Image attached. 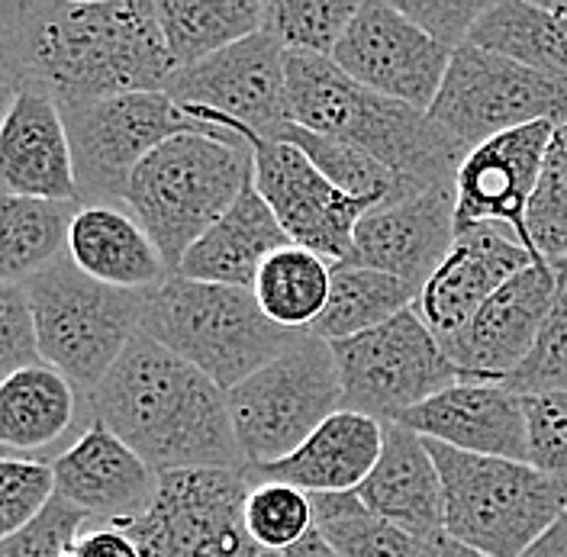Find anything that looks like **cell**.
Here are the masks:
<instances>
[{
	"label": "cell",
	"mask_w": 567,
	"mask_h": 557,
	"mask_svg": "<svg viewBox=\"0 0 567 557\" xmlns=\"http://www.w3.org/2000/svg\"><path fill=\"white\" fill-rule=\"evenodd\" d=\"M17 35L27 84L59 106L168 91L177 74L155 0H17Z\"/></svg>",
	"instance_id": "6da1fadb"
},
{
	"label": "cell",
	"mask_w": 567,
	"mask_h": 557,
	"mask_svg": "<svg viewBox=\"0 0 567 557\" xmlns=\"http://www.w3.org/2000/svg\"><path fill=\"white\" fill-rule=\"evenodd\" d=\"M87 410L158 474L246 471L229 393L142 332L87 396Z\"/></svg>",
	"instance_id": "7a4b0ae2"
},
{
	"label": "cell",
	"mask_w": 567,
	"mask_h": 557,
	"mask_svg": "<svg viewBox=\"0 0 567 557\" xmlns=\"http://www.w3.org/2000/svg\"><path fill=\"white\" fill-rule=\"evenodd\" d=\"M290 120L381 162L410 190L455 187L467 148L425 110L368 91L332 59L287 55Z\"/></svg>",
	"instance_id": "3957f363"
},
{
	"label": "cell",
	"mask_w": 567,
	"mask_h": 557,
	"mask_svg": "<svg viewBox=\"0 0 567 557\" xmlns=\"http://www.w3.org/2000/svg\"><path fill=\"white\" fill-rule=\"evenodd\" d=\"M251 184V148L236 133H184L158 145L130 177L123 207L177 275L184 255Z\"/></svg>",
	"instance_id": "277c9868"
},
{
	"label": "cell",
	"mask_w": 567,
	"mask_h": 557,
	"mask_svg": "<svg viewBox=\"0 0 567 557\" xmlns=\"http://www.w3.org/2000/svg\"><path fill=\"white\" fill-rule=\"evenodd\" d=\"M140 332L204 371L226 393L278 358L293 339V332L261 313L246 287L181 275L148 293Z\"/></svg>",
	"instance_id": "5b68a950"
},
{
	"label": "cell",
	"mask_w": 567,
	"mask_h": 557,
	"mask_svg": "<svg viewBox=\"0 0 567 557\" xmlns=\"http://www.w3.org/2000/svg\"><path fill=\"white\" fill-rule=\"evenodd\" d=\"M445 493V535L487 557H523L567 513V493L529 461L425 442Z\"/></svg>",
	"instance_id": "8992f818"
},
{
	"label": "cell",
	"mask_w": 567,
	"mask_h": 557,
	"mask_svg": "<svg viewBox=\"0 0 567 557\" xmlns=\"http://www.w3.org/2000/svg\"><path fill=\"white\" fill-rule=\"evenodd\" d=\"M23 290L33 310L39 358L91 396L140 336L148 293L87 278L69 255L27 280Z\"/></svg>",
	"instance_id": "52a82bcc"
},
{
	"label": "cell",
	"mask_w": 567,
	"mask_h": 557,
	"mask_svg": "<svg viewBox=\"0 0 567 557\" xmlns=\"http://www.w3.org/2000/svg\"><path fill=\"white\" fill-rule=\"evenodd\" d=\"M346 410L332 345L293 332L287 349L229 390V416L246 467L293 454L329 416Z\"/></svg>",
	"instance_id": "ba28073f"
},
{
	"label": "cell",
	"mask_w": 567,
	"mask_h": 557,
	"mask_svg": "<svg viewBox=\"0 0 567 557\" xmlns=\"http://www.w3.org/2000/svg\"><path fill=\"white\" fill-rule=\"evenodd\" d=\"M62 116L81 204H123L133 172L158 145L184 133H223L197 123L165 91L62 106Z\"/></svg>",
	"instance_id": "9c48e42d"
},
{
	"label": "cell",
	"mask_w": 567,
	"mask_h": 557,
	"mask_svg": "<svg viewBox=\"0 0 567 557\" xmlns=\"http://www.w3.org/2000/svg\"><path fill=\"white\" fill-rule=\"evenodd\" d=\"M329 345L339 364L346 410L381 425L400 422L435 393L467 381L416 310H403L371 332Z\"/></svg>",
	"instance_id": "30bf717a"
},
{
	"label": "cell",
	"mask_w": 567,
	"mask_h": 557,
	"mask_svg": "<svg viewBox=\"0 0 567 557\" xmlns=\"http://www.w3.org/2000/svg\"><path fill=\"white\" fill-rule=\"evenodd\" d=\"M184 110L210 130L236 133L251 148V184L265 197V204L275 209L290 243L317 251L326 265H346L352 258L354 229L364 219V213H371L378 204L339 190L290 142L265 140L239 123L219 120L197 106Z\"/></svg>",
	"instance_id": "8fae6325"
},
{
	"label": "cell",
	"mask_w": 567,
	"mask_h": 557,
	"mask_svg": "<svg viewBox=\"0 0 567 557\" xmlns=\"http://www.w3.org/2000/svg\"><path fill=\"white\" fill-rule=\"evenodd\" d=\"M429 116L471 152L529 123H567V81L467 42L455 49Z\"/></svg>",
	"instance_id": "7c38bea8"
},
{
	"label": "cell",
	"mask_w": 567,
	"mask_h": 557,
	"mask_svg": "<svg viewBox=\"0 0 567 557\" xmlns=\"http://www.w3.org/2000/svg\"><path fill=\"white\" fill-rule=\"evenodd\" d=\"M246 471L158 474V493L140 519L120 525L142 557H271L246 528Z\"/></svg>",
	"instance_id": "4fadbf2b"
},
{
	"label": "cell",
	"mask_w": 567,
	"mask_h": 557,
	"mask_svg": "<svg viewBox=\"0 0 567 557\" xmlns=\"http://www.w3.org/2000/svg\"><path fill=\"white\" fill-rule=\"evenodd\" d=\"M452 49L406 20L393 0H364L332 62L374 94L432 110L452 65Z\"/></svg>",
	"instance_id": "5bb4252c"
},
{
	"label": "cell",
	"mask_w": 567,
	"mask_h": 557,
	"mask_svg": "<svg viewBox=\"0 0 567 557\" xmlns=\"http://www.w3.org/2000/svg\"><path fill=\"white\" fill-rule=\"evenodd\" d=\"M165 94L177 104L239 123L265 140H278L293 123L287 97V52L265 30L194 69L177 71Z\"/></svg>",
	"instance_id": "9a60e30c"
},
{
	"label": "cell",
	"mask_w": 567,
	"mask_h": 557,
	"mask_svg": "<svg viewBox=\"0 0 567 557\" xmlns=\"http://www.w3.org/2000/svg\"><path fill=\"white\" fill-rule=\"evenodd\" d=\"M555 123H529L519 130H509L503 136L474 145L464 162H461L458 177H455V226H481V223H496L516 233V239L529 248L532 258L535 248L529 243L526 216L545 152L555 136ZM542 261V258H538Z\"/></svg>",
	"instance_id": "2e32d148"
},
{
	"label": "cell",
	"mask_w": 567,
	"mask_h": 557,
	"mask_svg": "<svg viewBox=\"0 0 567 557\" xmlns=\"http://www.w3.org/2000/svg\"><path fill=\"white\" fill-rule=\"evenodd\" d=\"M555 290L558 268L548 261H532L516 278L506 280L464 329L442 339V349L467 381L503 383L535 345Z\"/></svg>",
	"instance_id": "e0dca14e"
},
{
	"label": "cell",
	"mask_w": 567,
	"mask_h": 557,
	"mask_svg": "<svg viewBox=\"0 0 567 557\" xmlns=\"http://www.w3.org/2000/svg\"><path fill=\"white\" fill-rule=\"evenodd\" d=\"M52 474L55 496L101 525L140 519L158 493V471L94 416L65 452L52 457Z\"/></svg>",
	"instance_id": "ac0fdd59"
},
{
	"label": "cell",
	"mask_w": 567,
	"mask_h": 557,
	"mask_svg": "<svg viewBox=\"0 0 567 557\" xmlns=\"http://www.w3.org/2000/svg\"><path fill=\"white\" fill-rule=\"evenodd\" d=\"M455 187H429L364 213L354 229L349 261L423 290L455 248Z\"/></svg>",
	"instance_id": "d6986e66"
},
{
	"label": "cell",
	"mask_w": 567,
	"mask_h": 557,
	"mask_svg": "<svg viewBox=\"0 0 567 557\" xmlns=\"http://www.w3.org/2000/svg\"><path fill=\"white\" fill-rule=\"evenodd\" d=\"M529 248L516 239L513 229L481 223L461 229L455 248L449 258L435 268V275L425 280L413 310L425 326L442 339L455 336L471 322L496 290L509 278H516L523 268H529Z\"/></svg>",
	"instance_id": "ffe728a7"
},
{
	"label": "cell",
	"mask_w": 567,
	"mask_h": 557,
	"mask_svg": "<svg viewBox=\"0 0 567 557\" xmlns=\"http://www.w3.org/2000/svg\"><path fill=\"white\" fill-rule=\"evenodd\" d=\"M425 442L484 457L529 461V422L523 396L499 381H458L400 419Z\"/></svg>",
	"instance_id": "44dd1931"
},
{
	"label": "cell",
	"mask_w": 567,
	"mask_h": 557,
	"mask_svg": "<svg viewBox=\"0 0 567 557\" xmlns=\"http://www.w3.org/2000/svg\"><path fill=\"white\" fill-rule=\"evenodd\" d=\"M0 194L81 204L62 106L35 84L0 120Z\"/></svg>",
	"instance_id": "7402d4cb"
},
{
	"label": "cell",
	"mask_w": 567,
	"mask_h": 557,
	"mask_svg": "<svg viewBox=\"0 0 567 557\" xmlns=\"http://www.w3.org/2000/svg\"><path fill=\"white\" fill-rule=\"evenodd\" d=\"M354 493L381 519L410 532L420 541L445 532V493L439 467L423 435L400 422L384 425L381 457Z\"/></svg>",
	"instance_id": "603a6c76"
},
{
	"label": "cell",
	"mask_w": 567,
	"mask_h": 557,
	"mask_svg": "<svg viewBox=\"0 0 567 557\" xmlns=\"http://www.w3.org/2000/svg\"><path fill=\"white\" fill-rule=\"evenodd\" d=\"M381 448L384 425L378 419L354 410H339L297 452L268 467H246V474L248 481H278L310 496L354 493L374 471Z\"/></svg>",
	"instance_id": "cb8c5ba5"
},
{
	"label": "cell",
	"mask_w": 567,
	"mask_h": 557,
	"mask_svg": "<svg viewBox=\"0 0 567 557\" xmlns=\"http://www.w3.org/2000/svg\"><path fill=\"white\" fill-rule=\"evenodd\" d=\"M65 255L87 278L116 290L152 293L172 278L158 245L123 204H81L69 226Z\"/></svg>",
	"instance_id": "d4e9b609"
},
{
	"label": "cell",
	"mask_w": 567,
	"mask_h": 557,
	"mask_svg": "<svg viewBox=\"0 0 567 557\" xmlns=\"http://www.w3.org/2000/svg\"><path fill=\"white\" fill-rule=\"evenodd\" d=\"M87 396L74 383L39 361L0 383V448L23 457L62 454V442L74 435L84 419ZM78 439V435H74Z\"/></svg>",
	"instance_id": "484cf974"
},
{
	"label": "cell",
	"mask_w": 567,
	"mask_h": 557,
	"mask_svg": "<svg viewBox=\"0 0 567 557\" xmlns=\"http://www.w3.org/2000/svg\"><path fill=\"white\" fill-rule=\"evenodd\" d=\"M287 245L293 243L284 233L275 209L265 204L255 184H248L239 200L213 223L210 233L184 255L177 275L251 290L265 261Z\"/></svg>",
	"instance_id": "4316f807"
},
{
	"label": "cell",
	"mask_w": 567,
	"mask_h": 557,
	"mask_svg": "<svg viewBox=\"0 0 567 557\" xmlns=\"http://www.w3.org/2000/svg\"><path fill=\"white\" fill-rule=\"evenodd\" d=\"M467 42L567 81V17H558L548 3L494 0Z\"/></svg>",
	"instance_id": "83f0119b"
},
{
	"label": "cell",
	"mask_w": 567,
	"mask_h": 557,
	"mask_svg": "<svg viewBox=\"0 0 567 557\" xmlns=\"http://www.w3.org/2000/svg\"><path fill=\"white\" fill-rule=\"evenodd\" d=\"M261 20L265 3L258 0H158V23L177 71L261 33Z\"/></svg>",
	"instance_id": "f1b7e54d"
},
{
	"label": "cell",
	"mask_w": 567,
	"mask_h": 557,
	"mask_svg": "<svg viewBox=\"0 0 567 557\" xmlns=\"http://www.w3.org/2000/svg\"><path fill=\"white\" fill-rule=\"evenodd\" d=\"M81 204L0 194V283L23 287L69 248V226Z\"/></svg>",
	"instance_id": "f546056e"
},
{
	"label": "cell",
	"mask_w": 567,
	"mask_h": 557,
	"mask_svg": "<svg viewBox=\"0 0 567 557\" xmlns=\"http://www.w3.org/2000/svg\"><path fill=\"white\" fill-rule=\"evenodd\" d=\"M420 290L396 280L393 275L364 268V265H332L329 303L310 329L322 342H346L361 332H371L390 322L403 310H413Z\"/></svg>",
	"instance_id": "4dcf8cb0"
},
{
	"label": "cell",
	"mask_w": 567,
	"mask_h": 557,
	"mask_svg": "<svg viewBox=\"0 0 567 557\" xmlns=\"http://www.w3.org/2000/svg\"><path fill=\"white\" fill-rule=\"evenodd\" d=\"M332 265L317 251L287 245L275 251L255 278V300L261 313L287 332H310L329 303Z\"/></svg>",
	"instance_id": "1f68e13d"
},
{
	"label": "cell",
	"mask_w": 567,
	"mask_h": 557,
	"mask_svg": "<svg viewBox=\"0 0 567 557\" xmlns=\"http://www.w3.org/2000/svg\"><path fill=\"white\" fill-rule=\"evenodd\" d=\"M313 519L326 545L339 557H420L423 541L381 519L358 493L313 496Z\"/></svg>",
	"instance_id": "d6a6232c"
},
{
	"label": "cell",
	"mask_w": 567,
	"mask_h": 557,
	"mask_svg": "<svg viewBox=\"0 0 567 557\" xmlns=\"http://www.w3.org/2000/svg\"><path fill=\"white\" fill-rule=\"evenodd\" d=\"M278 142L297 145L339 190H346L352 197H361V200H371L378 207L381 204H396V200H403L410 194H420V190H410L400 177L388 172L381 162H374L371 155L358 152V148L346 145V142L310 133V130H303L297 123H290L278 136Z\"/></svg>",
	"instance_id": "836d02e7"
},
{
	"label": "cell",
	"mask_w": 567,
	"mask_h": 557,
	"mask_svg": "<svg viewBox=\"0 0 567 557\" xmlns=\"http://www.w3.org/2000/svg\"><path fill=\"white\" fill-rule=\"evenodd\" d=\"M358 7V0H271L261 30L278 39L287 55L332 59Z\"/></svg>",
	"instance_id": "e575fe53"
},
{
	"label": "cell",
	"mask_w": 567,
	"mask_h": 557,
	"mask_svg": "<svg viewBox=\"0 0 567 557\" xmlns=\"http://www.w3.org/2000/svg\"><path fill=\"white\" fill-rule=\"evenodd\" d=\"M246 528L265 555L290 551L313 528V496L278 481H251L246 499Z\"/></svg>",
	"instance_id": "d590c367"
},
{
	"label": "cell",
	"mask_w": 567,
	"mask_h": 557,
	"mask_svg": "<svg viewBox=\"0 0 567 557\" xmlns=\"http://www.w3.org/2000/svg\"><path fill=\"white\" fill-rule=\"evenodd\" d=\"M529 243L542 261L567 268V123H561L545 152L538 187L532 194L526 216Z\"/></svg>",
	"instance_id": "8d00e7d4"
},
{
	"label": "cell",
	"mask_w": 567,
	"mask_h": 557,
	"mask_svg": "<svg viewBox=\"0 0 567 557\" xmlns=\"http://www.w3.org/2000/svg\"><path fill=\"white\" fill-rule=\"evenodd\" d=\"M503 386H509L516 396L567 390V268L558 271V290L535 336V345L523 358V364L503 381Z\"/></svg>",
	"instance_id": "74e56055"
},
{
	"label": "cell",
	"mask_w": 567,
	"mask_h": 557,
	"mask_svg": "<svg viewBox=\"0 0 567 557\" xmlns=\"http://www.w3.org/2000/svg\"><path fill=\"white\" fill-rule=\"evenodd\" d=\"M55 499L52 461L0 454V541L42 516Z\"/></svg>",
	"instance_id": "f35d334b"
},
{
	"label": "cell",
	"mask_w": 567,
	"mask_h": 557,
	"mask_svg": "<svg viewBox=\"0 0 567 557\" xmlns=\"http://www.w3.org/2000/svg\"><path fill=\"white\" fill-rule=\"evenodd\" d=\"M529 422V464L567 493V390L523 396Z\"/></svg>",
	"instance_id": "ab89813d"
},
{
	"label": "cell",
	"mask_w": 567,
	"mask_h": 557,
	"mask_svg": "<svg viewBox=\"0 0 567 557\" xmlns=\"http://www.w3.org/2000/svg\"><path fill=\"white\" fill-rule=\"evenodd\" d=\"M87 525L91 519L81 509L55 496L35 523L0 541V557H62Z\"/></svg>",
	"instance_id": "60d3db41"
},
{
	"label": "cell",
	"mask_w": 567,
	"mask_h": 557,
	"mask_svg": "<svg viewBox=\"0 0 567 557\" xmlns=\"http://www.w3.org/2000/svg\"><path fill=\"white\" fill-rule=\"evenodd\" d=\"M393 3L425 35H432L435 42L455 52L467 45L471 30L477 27V20L487 13L494 0H393Z\"/></svg>",
	"instance_id": "b9f144b4"
},
{
	"label": "cell",
	"mask_w": 567,
	"mask_h": 557,
	"mask_svg": "<svg viewBox=\"0 0 567 557\" xmlns=\"http://www.w3.org/2000/svg\"><path fill=\"white\" fill-rule=\"evenodd\" d=\"M33 310L23 287L0 283V383L17 371L39 364Z\"/></svg>",
	"instance_id": "7bdbcfd3"
},
{
	"label": "cell",
	"mask_w": 567,
	"mask_h": 557,
	"mask_svg": "<svg viewBox=\"0 0 567 557\" xmlns=\"http://www.w3.org/2000/svg\"><path fill=\"white\" fill-rule=\"evenodd\" d=\"M27 87V69L17 35V3H0V120Z\"/></svg>",
	"instance_id": "ee69618b"
},
{
	"label": "cell",
	"mask_w": 567,
	"mask_h": 557,
	"mask_svg": "<svg viewBox=\"0 0 567 557\" xmlns=\"http://www.w3.org/2000/svg\"><path fill=\"white\" fill-rule=\"evenodd\" d=\"M74 557H142L133 535L120 525L91 523L71 545Z\"/></svg>",
	"instance_id": "f6af8a7d"
},
{
	"label": "cell",
	"mask_w": 567,
	"mask_h": 557,
	"mask_svg": "<svg viewBox=\"0 0 567 557\" xmlns=\"http://www.w3.org/2000/svg\"><path fill=\"white\" fill-rule=\"evenodd\" d=\"M523 557H567V513Z\"/></svg>",
	"instance_id": "bcb514c9"
},
{
	"label": "cell",
	"mask_w": 567,
	"mask_h": 557,
	"mask_svg": "<svg viewBox=\"0 0 567 557\" xmlns=\"http://www.w3.org/2000/svg\"><path fill=\"white\" fill-rule=\"evenodd\" d=\"M420 557H487L481 555V551H474V548H467V545H461V541H455L452 535H435V538H429V541H423V555Z\"/></svg>",
	"instance_id": "7dc6e473"
},
{
	"label": "cell",
	"mask_w": 567,
	"mask_h": 557,
	"mask_svg": "<svg viewBox=\"0 0 567 557\" xmlns=\"http://www.w3.org/2000/svg\"><path fill=\"white\" fill-rule=\"evenodd\" d=\"M281 557H339V555L326 545V538H322L317 528H313L300 545H293V548H290V551H284Z\"/></svg>",
	"instance_id": "c3c4849f"
},
{
	"label": "cell",
	"mask_w": 567,
	"mask_h": 557,
	"mask_svg": "<svg viewBox=\"0 0 567 557\" xmlns=\"http://www.w3.org/2000/svg\"><path fill=\"white\" fill-rule=\"evenodd\" d=\"M548 7H551V10H555L558 17H567V0H551Z\"/></svg>",
	"instance_id": "681fc988"
},
{
	"label": "cell",
	"mask_w": 567,
	"mask_h": 557,
	"mask_svg": "<svg viewBox=\"0 0 567 557\" xmlns=\"http://www.w3.org/2000/svg\"><path fill=\"white\" fill-rule=\"evenodd\" d=\"M271 557H278V555H271Z\"/></svg>",
	"instance_id": "f907efd6"
}]
</instances>
